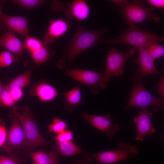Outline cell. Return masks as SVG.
<instances>
[{
    "label": "cell",
    "mask_w": 164,
    "mask_h": 164,
    "mask_svg": "<svg viewBox=\"0 0 164 164\" xmlns=\"http://www.w3.org/2000/svg\"><path fill=\"white\" fill-rule=\"evenodd\" d=\"M73 138V133L71 131L65 130L58 134L55 138L56 142H62L72 141Z\"/></svg>",
    "instance_id": "29"
},
{
    "label": "cell",
    "mask_w": 164,
    "mask_h": 164,
    "mask_svg": "<svg viewBox=\"0 0 164 164\" xmlns=\"http://www.w3.org/2000/svg\"><path fill=\"white\" fill-rule=\"evenodd\" d=\"M69 27V24L63 19L50 20L48 29L43 36L44 44L53 43L62 36Z\"/></svg>",
    "instance_id": "13"
},
{
    "label": "cell",
    "mask_w": 164,
    "mask_h": 164,
    "mask_svg": "<svg viewBox=\"0 0 164 164\" xmlns=\"http://www.w3.org/2000/svg\"><path fill=\"white\" fill-rule=\"evenodd\" d=\"M25 44L26 48L30 53L37 50L44 45L39 40L29 36L26 37Z\"/></svg>",
    "instance_id": "25"
},
{
    "label": "cell",
    "mask_w": 164,
    "mask_h": 164,
    "mask_svg": "<svg viewBox=\"0 0 164 164\" xmlns=\"http://www.w3.org/2000/svg\"><path fill=\"white\" fill-rule=\"evenodd\" d=\"M143 46L153 60L164 56V46L157 42H149Z\"/></svg>",
    "instance_id": "23"
},
{
    "label": "cell",
    "mask_w": 164,
    "mask_h": 164,
    "mask_svg": "<svg viewBox=\"0 0 164 164\" xmlns=\"http://www.w3.org/2000/svg\"><path fill=\"white\" fill-rule=\"evenodd\" d=\"M66 101L64 106L67 111H73L74 107L82 103L80 84L63 94Z\"/></svg>",
    "instance_id": "17"
},
{
    "label": "cell",
    "mask_w": 164,
    "mask_h": 164,
    "mask_svg": "<svg viewBox=\"0 0 164 164\" xmlns=\"http://www.w3.org/2000/svg\"><path fill=\"white\" fill-rule=\"evenodd\" d=\"M1 8H0V12H1Z\"/></svg>",
    "instance_id": "38"
},
{
    "label": "cell",
    "mask_w": 164,
    "mask_h": 164,
    "mask_svg": "<svg viewBox=\"0 0 164 164\" xmlns=\"http://www.w3.org/2000/svg\"><path fill=\"white\" fill-rule=\"evenodd\" d=\"M59 153L64 155H73L83 152L78 146L72 141L62 142H56Z\"/></svg>",
    "instance_id": "21"
},
{
    "label": "cell",
    "mask_w": 164,
    "mask_h": 164,
    "mask_svg": "<svg viewBox=\"0 0 164 164\" xmlns=\"http://www.w3.org/2000/svg\"><path fill=\"white\" fill-rule=\"evenodd\" d=\"M118 149L91 154L96 160L97 164H107L131 159L138 154L139 149L131 143L120 142Z\"/></svg>",
    "instance_id": "7"
},
{
    "label": "cell",
    "mask_w": 164,
    "mask_h": 164,
    "mask_svg": "<svg viewBox=\"0 0 164 164\" xmlns=\"http://www.w3.org/2000/svg\"><path fill=\"white\" fill-rule=\"evenodd\" d=\"M6 132L5 128L0 125V147L4 143L6 139Z\"/></svg>",
    "instance_id": "32"
},
{
    "label": "cell",
    "mask_w": 164,
    "mask_h": 164,
    "mask_svg": "<svg viewBox=\"0 0 164 164\" xmlns=\"http://www.w3.org/2000/svg\"><path fill=\"white\" fill-rule=\"evenodd\" d=\"M52 53L50 50L44 45L37 50L31 53V54L35 63L42 64L48 61L52 55Z\"/></svg>",
    "instance_id": "22"
},
{
    "label": "cell",
    "mask_w": 164,
    "mask_h": 164,
    "mask_svg": "<svg viewBox=\"0 0 164 164\" xmlns=\"http://www.w3.org/2000/svg\"><path fill=\"white\" fill-rule=\"evenodd\" d=\"M16 32L25 37L28 36V22L24 17L12 16L0 12V30Z\"/></svg>",
    "instance_id": "11"
},
{
    "label": "cell",
    "mask_w": 164,
    "mask_h": 164,
    "mask_svg": "<svg viewBox=\"0 0 164 164\" xmlns=\"http://www.w3.org/2000/svg\"><path fill=\"white\" fill-rule=\"evenodd\" d=\"M147 2L152 6L159 8L163 9L164 7L163 0H148Z\"/></svg>",
    "instance_id": "33"
},
{
    "label": "cell",
    "mask_w": 164,
    "mask_h": 164,
    "mask_svg": "<svg viewBox=\"0 0 164 164\" xmlns=\"http://www.w3.org/2000/svg\"><path fill=\"white\" fill-rule=\"evenodd\" d=\"M9 91L11 98L15 103L20 99L23 96V93L21 89L14 88Z\"/></svg>",
    "instance_id": "31"
},
{
    "label": "cell",
    "mask_w": 164,
    "mask_h": 164,
    "mask_svg": "<svg viewBox=\"0 0 164 164\" xmlns=\"http://www.w3.org/2000/svg\"><path fill=\"white\" fill-rule=\"evenodd\" d=\"M31 70H28L16 77L5 86L9 90L14 88L22 89L31 83Z\"/></svg>",
    "instance_id": "19"
},
{
    "label": "cell",
    "mask_w": 164,
    "mask_h": 164,
    "mask_svg": "<svg viewBox=\"0 0 164 164\" xmlns=\"http://www.w3.org/2000/svg\"><path fill=\"white\" fill-rule=\"evenodd\" d=\"M21 123L14 115L9 132L5 149L8 152L12 149H19L25 145L26 138Z\"/></svg>",
    "instance_id": "12"
},
{
    "label": "cell",
    "mask_w": 164,
    "mask_h": 164,
    "mask_svg": "<svg viewBox=\"0 0 164 164\" xmlns=\"http://www.w3.org/2000/svg\"><path fill=\"white\" fill-rule=\"evenodd\" d=\"M14 3L28 9L34 8L43 4L45 1L42 0H14Z\"/></svg>",
    "instance_id": "27"
},
{
    "label": "cell",
    "mask_w": 164,
    "mask_h": 164,
    "mask_svg": "<svg viewBox=\"0 0 164 164\" xmlns=\"http://www.w3.org/2000/svg\"><path fill=\"white\" fill-rule=\"evenodd\" d=\"M108 29L104 28L97 30H89L82 28L80 22H78L77 30L65 48L61 58L57 63L60 68L67 67L70 69L72 62L84 51L94 47L98 43L100 37Z\"/></svg>",
    "instance_id": "1"
},
{
    "label": "cell",
    "mask_w": 164,
    "mask_h": 164,
    "mask_svg": "<svg viewBox=\"0 0 164 164\" xmlns=\"http://www.w3.org/2000/svg\"><path fill=\"white\" fill-rule=\"evenodd\" d=\"M152 113L147 111L146 108H142L134 116L133 121L136 125L135 140L142 142L146 135L156 132L152 122Z\"/></svg>",
    "instance_id": "9"
},
{
    "label": "cell",
    "mask_w": 164,
    "mask_h": 164,
    "mask_svg": "<svg viewBox=\"0 0 164 164\" xmlns=\"http://www.w3.org/2000/svg\"><path fill=\"white\" fill-rule=\"evenodd\" d=\"M0 46L20 56H22L26 47L13 31H8L0 37Z\"/></svg>",
    "instance_id": "16"
},
{
    "label": "cell",
    "mask_w": 164,
    "mask_h": 164,
    "mask_svg": "<svg viewBox=\"0 0 164 164\" xmlns=\"http://www.w3.org/2000/svg\"><path fill=\"white\" fill-rule=\"evenodd\" d=\"M35 91L39 99L44 102L53 100L58 94L53 86L45 82L37 85L35 88Z\"/></svg>",
    "instance_id": "18"
},
{
    "label": "cell",
    "mask_w": 164,
    "mask_h": 164,
    "mask_svg": "<svg viewBox=\"0 0 164 164\" xmlns=\"http://www.w3.org/2000/svg\"><path fill=\"white\" fill-rule=\"evenodd\" d=\"M4 87V86L2 85L1 82H0V94L2 91Z\"/></svg>",
    "instance_id": "37"
},
{
    "label": "cell",
    "mask_w": 164,
    "mask_h": 164,
    "mask_svg": "<svg viewBox=\"0 0 164 164\" xmlns=\"http://www.w3.org/2000/svg\"><path fill=\"white\" fill-rule=\"evenodd\" d=\"M20 113L17 107L13 109V112L22 124L26 138L25 145L29 148L38 146L46 145L48 142L40 134L32 114L28 106L22 108Z\"/></svg>",
    "instance_id": "5"
},
{
    "label": "cell",
    "mask_w": 164,
    "mask_h": 164,
    "mask_svg": "<svg viewBox=\"0 0 164 164\" xmlns=\"http://www.w3.org/2000/svg\"><path fill=\"white\" fill-rule=\"evenodd\" d=\"M89 13V7L84 1L76 0L68 4L65 15L69 20L75 19L80 21L87 19Z\"/></svg>",
    "instance_id": "15"
},
{
    "label": "cell",
    "mask_w": 164,
    "mask_h": 164,
    "mask_svg": "<svg viewBox=\"0 0 164 164\" xmlns=\"http://www.w3.org/2000/svg\"><path fill=\"white\" fill-rule=\"evenodd\" d=\"M143 78L137 70L134 77L133 87L126 108L139 107L142 109L153 107L154 111L158 112L164 108V98L156 97L147 91L143 84Z\"/></svg>",
    "instance_id": "4"
},
{
    "label": "cell",
    "mask_w": 164,
    "mask_h": 164,
    "mask_svg": "<svg viewBox=\"0 0 164 164\" xmlns=\"http://www.w3.org/2000/svg\"><path fill=\"white\" fill-rule=\"evenodd\" d=\"M116 6H120V13L125 18L129 26L139 23L146 20L158 23L160 18L154 12L152 7L148 8L140 0L128 1L124 0L111 1Z\"/></svg>",
    "instance_id": "2"
},
{
    "label": "cell",
    "mask_w": 164,
    "mask_h": 164,
    "mask_svg": "<svg viewBox=\"0 0 164 164\" xmlns=\"http://www.w3.org/2000/svg\"><path fill=\"white\" fill-rule=\"evenodd\" d=\"M135 51V50L132 48L123 53L115 47L111 48L108 51L106 55L105 69L102 74L107 83L113 77L124 73L126 61L133 55Z\"/></svg>",
    "instance_id": "6"
},
{
    "label": "cell",
    "mask_w": 164,
    "mask_h": 164,
    "mask_svg": "<svg viewBox=\"0 0 164 164\" xmlns=\"http://www.w3.org/2000/svg\"><path fill=\"white\" fill-rule=\"evenodd\" d=\"M66 123L63 120L58 118H54L53 122L49 125L48 128L50 132L59 134L66 130Z\"/></svg>",
    "instance_id": "24"
},
{
    "label": "cell",
    "mask_w": 164,
    "mask_h": 164,
    "mask_svg": "<svg viewBox=\"0 0 164 164\" xmlns=\"http://www.w3.org/2000/svg\"><path fill=\"white\" fill-rule=\"evenodd\" d=\"M81 116L93 126L104 132L109 138L115 135L120 130L119 124H113V120L110 118L109 114L100 116L84 113Z\"/></svg>",
    "instance_id": "10"
},
{
    "label": "cell",
    "mask_w": 164,
    "mask_h": 164,
    "mask_svg": "<svg viewBox=\"0 0 164 164\" xmlns=\"http://www.w3.org/2000/svg\"><path fill=\"white\" fill-rule=\"evenodd\" d=\"M14 56L7 50H4L0 53V68L9 66L15 60Z\"/></svg>",
    "instance_id": "26"
},
{
    "label": "cell",
    "mask_w": 164,
    "mask_h": 164,
    "mask_svg": "<svg viewBox=\"0 0 164 164\" xmlns=\"http://www.w3.org/2000/svg\"><path fill=\"white\" fill-rule=\"evenodd\" d=\"M49 164H59L58 157L55 159Z\"/></svg>",
    "instance_id": "36"
},
{
    "label": "cell",
    "mask_w": 164,
    "mask_h": 164,
    "mask_svg": "<svg viewBox=\"0 0 164 164\" xmlns=\"http://www.w3.org/2000/svg\"><path fill=\"white\" fill-rule=\"evenodd\" d=\"M91 160V159H90L89 157H85L82 160L77 162L74 164H88Z\"/></svg>",
    "instance_id": "35"
},
{
    "label": "cell",
    "mask_w": 164,
    "mask_h": 164,
    "mask_svg": "<svg viewBox=\"0 0 164 164\" xmlns=\"http://www.w3.org/2000/svg\"><path fill=\"white\" fill-rule=\"evenodd\" d=\"M30 155L35 164H49L58 157L55 149L49 153L39 151L30 152Z\"/></svg>",
    "instance_id": "20"
},
{
    "label": "cell",
    "mask_w": 164,
    "mask_h": 164,
    "mask_svg": "<svg viewBox=\"0 0 164 164\" xmlns=\"http://www.w3.org/2000/svg\"><path fill=\"white\" fill-rule=\"evenodd\" d=\"M20 161L16 158L13 156L6 157L0 156V164H21Z\"/></svg>",
    "instance_id": "30"
},
{
    "label": "cell",
    "mask_w": 164,
    "mask_h": 164,
    "mask_svg": "<svg viewBox=\"0 0 164 164\" xmlns=\"http://www.w3.org/2000/svg\"><path fill=\"white\" fill-rule=\"evenodd\" d=\"M121 32L119 36L112 39L99 40L98 43L127 44L135 48L144 46L150 42L164 41V38L150 31L144 30L134 25L129 26Z\"/></svg>",
    "instance_id": "3"
},
{
    "label": "cell",
    "mask_w": 164,
    "mask_h": 164,
    "mask_svg": "<svg viewBox=\"0 0 164 164\" xmlns=\"http://www.w3.org/2000/svg\"><path fill=\"white\" fill-rule=\"evenodd\" d=\"M159 93L162 96H164V79L162 77L159 82L158 85Z\"/></svg>",
    "instance_id": "34"
},
{
    "label": "cell",
    "mask_w": 164,
    "mask_h": 164,
    "mask_svg": "<svg viewBox=\"0 0 164 164\" xmlns=\"http://www.w3.org/2000/svg\"><path fill=\"white\" fill-rule=\"evenodd\" d=\"M65 74L81 83L92 87L91 92L97 94L98 89L101 88L105 89L107 87V83L102 74L92 70L74 68L67 70Z\"/></svg>",
    "instance_id": "8"
},
{
    "label": "cell",
    "mask_w": 164,
    "mask_h": 164,
    "mask_svg": "<svg viewBox=\"0 0 164 164\" xmlns=\"http://www.w3.org/2000/svg\"><path fill=\"white\" fill-rule=\"evenodd\" d=\"M138 53L136 63L140 66L138 69L141 76L143 77L148 75L156 74L161 75V73L155 68L154 60L151 57L143 46L135 48Z\"/></svg>",
    "instance_id": "14"
},
{
    "label": "cell",
    "mask_w": 164,
    "mask_h": 164,
    "mask_svg": "<svg viewBox=\"0 0 164 164\" xmlns=\"http://www.w3.org/2000/svg\"><path fill=\"white\" fill-rule=\"evenodd\" d=\"M15 103L11 97L9 90L4 86L0 94V106L12 107Z\"/></svg>",
    "instance_id": "28"
}]
</instances>
